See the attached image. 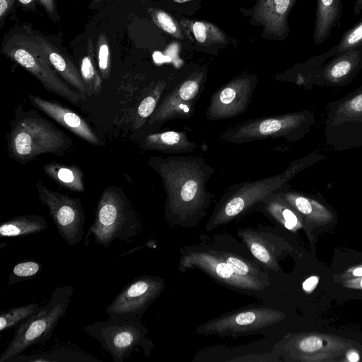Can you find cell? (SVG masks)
<instances>
[{
	"label": "cell",
	"instance_id": "6da1fadb",
	"mask_svg": "<svg viewBox=\"0 0 362 362\" xmlns=\"http://www.w3.org/2000/svg\"><path fill=\"white\" fill-rule=\"evenodd\" d=\"M199 240L179 250L180 272L199 269L226 288L247 295L261 293L271 285L268 272L242 242L228 235L204 233Z\"/></svg>",
	"mask_w": 362,
	"mask_h": 362
},
{
	"label": "cell",
	"instance_id": "7a4b0ae2",
	"mask_svg": "<svg viewBox=\"0 0 362 362\" xmlns=\"http://www.w3.org/2000/svg\"><path fill=\"white\" fill-rule=\"evenodd\" d=\"M150 166L161 178L166 199L164 215L170 227H196L213 201L207 182L215 169L198 156H153Z\"/></svg>",
	"mask_w": 362,
	"mask_h": 362
},
{
	"label": "cell",
	"instance_id": "3957f363",
	"mask_svg": "<svg viewBox=\"0 0 362 362\" xmlns=\"http://www.w3.org/2000/svg\"><path fill=\"white\" fill-rule=\"evenodd\" d=\"M324 158V155L315 151L293 161L281 173L230 186L216 204L204 229L211 232L229 223L258 205L267 196L288 187V181L296 175Z\"/></svg>",
	"mask_w": 362,
	"mask_h": 362
},
{
	"label": "cell",
	"instance_id": "277c9868",
	"mask_svg": "<svg viewBox=\"0 0 362 362\" xmlns=\"http://www.w3.org/2000/svg\"><path fill=\"white\" fill-rule=\"evenodd\" d=\"M74 290L73 285L56 288L46 305L40 306L16 327L13 339L0 355V362H9L31 346L45 344L65 315Z\"/></svg>",
	"mask_w": 362,
	"mask_h": 362
},
{
	"label": "cell",
	"instance_id": "5b68a950",
	"mask_svg": "<svg viewBox=\"0 0 362 362\" xmlns=\"http://www.w3.org/2000/svg\"><path fill=\"white\" fill-rule=\"evenodd\" d=\"M315 122L314 112L303 110L247 119L227 128L219 137L233 144L270 138H284L294 142L303 139Z\"/></svg>",
	"mask_w": 362,
	"mask_h": 362
},
{
	"label": "cell",
	"instance_id": "8992f818",
	"mask_svg": "<svg viewBox=\"0 0 362 362\" xmlns=\"http://www.w3.org/2000/svg\"><path fill=\"white\" fill-rule=\"evenodd\" d=\"M142 228L141 221L129 202L118 189L108 187L98 203L95 219L86 235L88 245L90 235L95 243L107 247L114 240L127 241L136 237Z\"/></svg>",
	"mask_w": 362,
	"mask_h": 362
},
{
	"label": "cell",
	"instance_id": "52a82bcc",
	"mask_svg": "<svg viewBox=\"0 0 362 362\" xmlns=\"http://www.w3.org/2000/svg\"><path fill=\"white\" fill-rule=\"evenodd\" d=\"M8 143L11 158L25 163L43 153H62L71 141L49 121L27 115L13 123Z\"/></svg>",
	"mask_w": 362,
	"mask_h": 362
},
{
	"label": "cell",
	"instance_id": "ba28073f",
	"mask_svg": "<svg viewBox=\"0 0 362 362\" xmlns=\"http://www.w3.org/2000/svg\"><path fill=\"white\" fill-rule=\"evenodd\" d=\"M83 331L98 340L114 362H123L138 351L148 356L154 346L147 337L148 330L139 318L109 317L86 325Z\"/></svg>",
	"mask_w": 362,
	"mask_h": 362
},
{
	"label": "cell",
	"instance_id": "9c48e42d",
	"mask_svg": "<svg viewBox=\"0 0 362 362\" xmlns=\"http://www.w3.org/2000/svg\"><path fill=\"white\" fill-rule=\"evenodd\" d=\"M326 144L343 151L362 146V84L329 103L324 123Z\"/></svg>",
	"mask_w": 362,
	"mask_h": 362
},
{
	"label": "cell",
	"instance_id": "30bf717a",
	"mask_svg": "<svg viewBox=\"0 0 362 362\" xmlns=\"http://www.w3.org/2000/svg\"><path fill=\"white\" fill-rule=\"evenodd\" d=\"M284 318V313L266 306H249L211 319L194 330L197 334L238 337L263 332Z\"/></svg>",
	"mask_w": 362,
	"mask_h": 362
},
{
	"label": "cell",
	"instance_id": "8fae6325",
	"mask_svg": "<svg viewBox=\"0 0 362 362\" xmlns=\"http://www.w3.org/2000/svg\"><path fill=\"white\" fill-rule=\"evenodd\" d=\"M4 53L33 74L49 92L69 103L78 105L82 95L66 83L50 64L28 42L25 35H18L8 41Z\"/></svg>",
	"mask_w": 362,
	"mask_h": 362
},
{
	"label": "cell",
	"instance_id": "7c38bea8",
	"mask_svg": "<svg viewBox=\"0 0 362 362\" xmlns=\"http://www.w3.org/2000/svg\"><path fill=\"white\" fill-rule=\"evenodd\" d=\"M202 73H193L177 79L160 100L147 124L158 129L163 124L172 119L191 118L204 88Z\"/></svg>",
	"mask_w": 362,
	"mask_h": 362
},
{
	"label": "cell",
	"instance_id": "4fadbf2b",
	"mask_svg": "<svg viewBox=\"0 0 362 362\" xmlns=\"http://www.w3.org/2000/svg\"><path fill=\"white\" fill-rule=\"evenodd\" d=\"M36 187L60 236L71 246L80 243L86 222L81 200L52 191L41 180L37 181Z\"/></svg>",
	"mask_w": 362,
	"mask_h": 362
},
{
	"label": "cell",
	"instance_id": "5bb4252c",
	"mask_svg": "<svg viewBox=\"0 0 362 362\" xmlns=\"http://www.w3.org/2000/svg\"><path fill=\"white\" fill-rule=\"evenodd\" d=\"M162 277L142 275L127 284L106 308L109 317L141 319L165 288Z\"/></svg>",
	"mask_w": 362,
	"mask_h": 362
},
{
	"label": "cell",
	"instance_id": "9a60e30c",
	"mask_svg": "<svg viewBox=\"0 0 362 362\" xmlns=\"http://www.w3.org/2000/svg\"><path fill=\"white\" fill-rule=\"evenodd\" d=\"M257 80L241 76L215 91L206 111L209 121H221L235 117L247 110L252 100Z\"/></svg>",
	"mask_w": 362,
	"mask_h": 362
},
{
	"label": "cell",
	"instance_id": "2e32d148",
	"mask_svg": "<svg viewBox=\"0 0 362 362\" xmlns=\"http://www.w3.org/2000/svg\"><path fill=\"white\" fill-rule=\"evenodd\" d=\"M361 69L362 49L346 51L332 57L317 69L313 86H345L353 81Z\"/></svg>",
	"mask_w": 362,
	"mask_h": 362
},
{
	"label": "cell",
	"instance_id": "e0dca14e",
	"mask_svg": "<svg viewBox=\"0 0 362 362\" xmlns=\"http://www.w3.org/2000/svg\"><path fill=\"white\" fill-rule=\"evenodd\" d=\"M237 235L262 267L273 272L279 269L278 257L284 243L279 237L262 228H240Z\"/></svg>",
	"mask_w": 362,
	"mask_h": 362
},
{
	"label": "cell",
	"instance_id": "ac0fdd59",
	"mask_svg": "<svg viewBox=\"0 0 362 362\" xmlns=\"http://www.w3.org/2000/svg\"><path fill=\"white\" fill-rule=\"evenodd\" d=\"M25 37L30 45L47 60L59 76L74 87L83 99H86L88 91L80 71L69 58L40 35L30 34Z\"/></svg>",
	"mask_w": 362,
	"mask_h": 362
},
{
	"label": "cell",
	"instance_id": "d6986e66",
	"mask_svg": "<svg viewBox=\"0 0 362 362\" xmlns=\"http://www.w3.org/2000/svg\"><path fill=\"white\" fill-rule=\"evenodd\" d=\"M31 103L62 127L81 139L93 145L99 144V139L91 127L80 115L60 103L41 97L29 95Z\"/></svg>",
	"mask_w": 362,
	"mask_h": 362
},
{
	"label": "cell",
	"instance_id": "ffe728a7",
	"mask_svg": "<svg viewBox=\"0 0 362 362\" xmlns=\"http://www.w3.org/2000/svg\"><path fill=\"white\" fill-rule=\"evenodd\" d=\"M9 362H101V360L69 341H57L46 349L21 354Z\"/></svg>",
	"mask_w": 362,
	"mask_h": 362
},
{
	"label": "cell",
	"instance_id": "44dd1931",
	"mask_svg": "<svg viewBox=\"0 0 362 362\" xmlns=\"http://www.w3.org/2000/svg\"><path fill=\"white\" fill-rule=\"evenodd\" d=\"M142 144L146 149L165 153H189L197 148L185 132L175 130L150 133L144 137Z\"/></svg>",
	"mask_w": 362,
	"mask_h": 362
},
{
	"label": "cell",
	"instance_id": "7402d4cb",
	"mask_svg": "<svg viewBox=\"0 0 362 362\" xmlns=\"http://www.w3.org/2000/svg\"><path fill=\"white\" fill-rule=\"evenodd\" d=\"M342 0H316L313 40L316 45L324 42L339 24Z\"/></svg>",
	"mask_w": 362,
	"mask_h": 362
},
{
	"label": "cell",
	"instance_id": "603a6c76",
	"mask_svg": "<svg viewBox=\"0 0 362 362\" xmlns=\"http://www.w3.org/2000/svg\"><path fill=\"white\" fill-rule=\"evenodd\" d=\"M176 81L162 78L153 81L148 86L145 92L146 94L139 103L136 110V117L134 123V128L139 129L147 123L162 98Z\"/></svg>",
	"mask_w": 362,
	"mask_h": 362
},
{
	"label": "cell",
	"instance_id": "cb8c5ba5",
	"mask_svg": "<svg viewBox=\"0 0 362 362\" xmlns=\"http://www.w3.org/2000/svg\"><path fill=\"white\" fill-rule=\"evenodd\" d=\"M259 206L262 211L288 230L300 224V215L278 192L267 196Z\"/></svg>",
	"mask_w": 362,
	"mask_h": 362
},
{
	"label": "cell",
	"instance_id": "d4e9b609",
	"mask_svg": "<svg viewBox=\"0 0 362 362\" xmlns=\"http://www.w3.org/2000/svg\"><path fill=\"white\" fill-rule=\"evenodd\" d=\"M278 193L300 215L308 218L330 217L329 209L313 197L289 189V186Z\"/></svg>",
	"mask_w": 362,
	"mask_h": 362
},
{
	"label": "cell",
	"instance_id": "484cf974",
	"mask_svg": "<svg viewBox=\"0 0 362 362\" xmlns=\"http://www.w3.org/2000/svg\"><path fill=\"white\" fill-rule=\"evenodd\" d=\"M47 227V221L40 215L18 216L1 224L0 235L7 238L24 237L40 233Z\"/></svg>",
	"mask_w": 362,
	"mask_h": 362
},
{
	"label": "cell",
	"instance_id": "4316f807",
	"mask_svg": "<svg viewBox=\"0 0 362 362\" xmlns=\"http://www.w3.org/2000/svg\"><path fill=\"white\" fill-rule=\"evenodd\" d=\"M43 170L57 185L70 191H85L83 174L80 168L51 163L43 166Z\"/></svg>",
	"mask_w": 362,
	"mask_h": 362
},
{
	"label": "cell",
	"instance_id": "83f0119b",
	"mask_svg": "<svg viewBox=\"0 0 362 362\" xmlns=\"http://www.w3.org/2000/svg\"><path fill=\"white\" fill-rule=\"evenodd\" d=\"M331 57L328 50L323 54L314 56L295 68L286 79L303 86L306 90H310L313 87L312 82L317 69Z\"/></svg>",
	"mask_w": 362,
	"mask_h": 362
},
{
	"label": "cell",
	"instance_id": "f1b7e54d",
	"mask_svg": "<svg viewBox=\"0 0 362 362\" xmlns=\"http://www.w3.org/2000/svg\"><path fill=\"white\" fill-rule=\"evenodd\" d=\"M94 48L91 39L87 43V53L81 62L80 73L86 85L88 95L98 94L101 90L102 78L96 69Z\"/></svg>",
	"mask_w": 362,
	"mask_h": 362
},
{
	"label": "cell",
	"instance_id": "f546056e",
	"mask_svg": "<svg viewBox=\"0 0 362 362\" xmlns=\"http://www.w3.org/2000/svg\"><path fill=\"white\" fill-rule=\"evenodd\" d=\"M40 305L30 303L18 306L8 310H3L0 314V332L16 327L21 322L32 315Z\"/></svg>",
	"mask_w": 362,
	"mask_h": 362
},
{
	"label": "cell",
	"instance_id": "4dcf8cb0",
	"mask_svg": "<svg viewBox=\"0 0 362 362\" xmlns=\"http://www.w3.org/2000/svg\"><path fill=\"white\" fill-rule=\"evenodd\" d=\"M362 49V18L347 30L329 52L332 57L349 50Z\"/></svg>",
	"mask_w": 362,
	"mask_h": 362
},
{
	"label": "cell",
	"instance_id": "1f68e13d",
	"mask_svg": "<svg viewBox=\"0 0 362 362\" xmlns=\"http://www.w3.org/2000/svg\"><path fill=\"white\" fill-rule=\"evenodd\" d=\"M43 265L35 260L23 261L16 264L9 276L8 284L13 286L36 276L42 269Z\"/></svg>",
	"mask_w": 362,
	"mask_h": 362
},
{
	"label": "cell",
	"instance_id": "d6a6232c",
	"mask_svg": "<svg viewBox=\"0 0 362 362\" xmlns=\"http://www.w3.org/2000/svg\"><path fill=\"white\" fill-rule=\"evenodd\" d=\"M98 65L102 78L107 79L110 74V54L108 40L104 33H101L96 44Z\"/></svg>",
	"mask_w": 362,
	"mask_h": 362
},
{
	"label": "cell",
	"instance_id": "836d02e7",
	"mask_svg": "<svg viewBox=\"0 0 362 362\" xmlns=\"http://www.w3.org/2000/svg\"><path fill=\"white\" fill-rule=\"evenodd\" d=\"M322 340L316 336H308L296 340L292 343L291 347L295 346L297 349L305 353H311L319 350L322 347Z\"/></svg>",
	"mask_w": 362,
	"mask_h": 362
},
{
	"label": "cell",
	"instance_id": "e575fe53",
	"mask_svg": "<svg viewBox=\"0 0 362 362\" xmlns=\"http://www.w3.org/2000/svg\"><path fill=\"white\" fill-rule=\"evenodd\" d=\"M156 18L158 25L165 32L173 34L175 33L177 28L173 19L163 11H158L156 14Z\"/></svg>",
	"mask_w": 362,
	"mask_h": 362
},
{
	"label": "cell",
	"instance_id": "d590c367",
	"mask_svg": "<svg viewBox=\"0 0 362 362\" xmlns=\"http://www.w3.org/2000/svg\"><path fill=\"white\" fill-rule=\"evenodd\" d=\"M206 26L204 23L201 22H195L193 25V32L196 39L199 42H203L205 41L206 35Z\"/></svg>",
	"mask_w": 362,
	"mask_h": 362
},
{
	"label": "cell",
	"instance_id": "8d00e7d4",
	"mask_svg": "<svg viewBox=\"0 0 362 362\" xmlns=\"http://www.w3.org/2000/svg\"><path fill=\"white\" fill-rule=\"evenodd\" d=\"M15 0H0V18L2 19L11 8Z\"/></svg>",
	"mask_w": 362,
	"mask_h": 362
},
{
	"label": "cell",
	"instance_id": "74e56055",
	"mask_svg": "<svg viewBox=\"0 0 362 362\" xmlns=\"http://www.w3.org/2000/svg\"><path fill=\"white\" fill-rule=\"evenodd\" d=\"M317 283L318 278L317 276H310L304 281L303 289L306 291H311L316 287Z\"/></svg>",
	"mask_w": 362,
	"mask_h": 362
},
{
	"label": "cell",
	"instance_id": "f35d334b",
	"mask_svg": "<svg viewBox=\"0 0 362 362\" xmlns=\"http://www.w3.org/2000/svg\"><path fill=\"white\" fill-rule=\"evenodd\" d=\"M45 8L47 13L50 16H53L55 14V8L53 0H39Z\"/></svg>",
	"mask_w": 362,
	"mask_h": 362
},
{
	"label": "cell",
	"instance_id": "ab89813d",
	"mask_svg": "<svg viewBox=\"0 0 362 362\" xmlns=\"http://www.w3.org/2000/svg\"><path fill=\"white\" fill-rule=\"evenodd\" d=\"M153 59L155 62L158 63L161 62L163 61L170 62L171 60L169 57L163 56L162 54L159 52H156L153 54Z\"/></svg>",
	"mask_w": 362,
	"mask_h": 362
},
{
	"label": "cell",
	"instance_id": "60d3db41",
	"mask_svg": "<svg viewBox=\"0 0 362 362\" xmlns=\"http://www.w3.org/2000/svg\"><path fill=\"white\" fill-rule=\"evenodd\" d=\"M362 11V0H355L354 4V13L355 16H358Z\"/></svg>",
	"mask_w": 362,
	"mask_h": 362
},
{
	"label": "cell",
	"instance_id": "b9f144b4",
	"mask_svg": "<svg viewBox=\"0 0 362 362\" xmlns=\"http://www.w3.org/2000/svg\"><path fill=\"white\" fill-rule=\"evenodd\" d=\"M347 358L349 361L352 362H356L359 360V356L358 354L355 351H351L348 354Z\"/></svg>",
	"mask_w": 362,
	"mask_h": 362
},
{
	"label": "cell",
	"instance_id": "7bdbcfd3",
	"mask_svg": "<svg viewBox=\"0 0 362 362\" xmlns=\"http://www.w3.org/2000/svg\"><path fill=\"white\" fill-rule=\"evenodd\" d=\"M353 274L356 276H362V267L355 269L353 271Z\"/></svg>",
	"mask_w": 362,
	"mask_h": 362
},
{
	"label": "cell",
	"instance_id": "ee69618b",
	"mask_svg": "<svg viewBox=\"0 0 362 362\" xmlns=\"http://www.w3.org/2000/svg\"><path fill=\"white\" fill-rule=\"evenodd\" d=\"M22 4L29 6L33 4V0H18Z\"/></svg>",
	"mask_w": 362,
	"mask_h": 362
},
{
	"label": "cell",
	"instance_id": "f6af8a7d",
	"mask_svg": "<svg viewBox=\"0 0 362 362\" xmlns=\"http://www.w3.org/2000/svg\"><path fill=\"white\" fill-rule=\"evenodd\" d=\"M104 0H93V2L94 3H98V2H100V1H103Z\"/></svg>",
	"mask_w": 362,
	"mask_h": 362
},
{
	"label": "cell",
	"instance_id": "bcb514c9",
	"mask_svg": "<svg viewBox=\"0 0 362 362\" xmlns=\"http://www.w3.org/2000/svg\"><path fill=\"white\" fill-rule=\"evenodd\" d=\"M359 286L362 287V279L359 281Z\"/></svg>",
	"mask_w": 362,
	"mask_h": 362
}]
</instances>
